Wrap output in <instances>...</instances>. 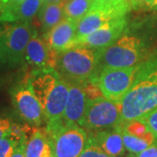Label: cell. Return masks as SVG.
Instances as JSON below:
<instances>
[{
	"mask_svg": "<svg viewBox=\"0 0 157 157\" xmlns=\"http://www.w3.org/2000/svg\"><path fill=\"white\" fill-rule=\"evenodd\" d=\"M119 107L121 122L140 119L157 108V55L137 66L134 81Z\"/></svg>",
	"mask_w": 157,
	"mask_h": 157,
	"instance_id": "obj_1",
	"label": "cell"
},
{
	"mask_svg": "<svg viewBox=\"0 0 157 157\" xmlns=\"http://www.w3.org/2000/svg\"><path fill=\"white\" fill-rule=\"evenodd\" d=\"M30 79L46 124L61 120L67 102L69 82L52 67L37 68Z\"/></svg>",
	"mask_w": 157,
	"mask_h": 157,
	"instance_id": "obj_2",
	"label": "cell"
},
{
	"mask_svg": "<svg viewBox=\"0 0 157 157\" xmlns=\"http://www.w3.org/2000/svg\"><path fill=\"white\" fill-rule=\"evenodd\" d=\"M101 50L84 45H75L59 52L57 67L59 73L67 81L85 85L97 75Z\"/></svg>",
	"mask_w": 157,
	"mask_h": 157,
	"instance_id": "obj_3",
	"label": "cell"
},
{
	"mask_svg": "<svg viewBox=\"0 0 157 157\" xmlns=\"http://www.w3.org/2000/svg\"><path fill=\"white\" fill-rule=\"evenodd\" d=\"M52 157H78L84 150L88 135L84 128L63 119L46 124Z\"/></svg>",
	"mask_w": 157,
	"mask_h": 157,
	"instance_id": "obj_4",
	"label": "cell"
},
{
	"mask_svg": "<svg viewBox=\"0 0 157 157\" xmlns=\"http://www.w3.org/2000/svg\"><path fill=\"white\" fill-rule=\"evenodd\" d=\"M145 59L144 43L138 37L125 33L101 50L99 67H131Z\"/></svg>",
	"mask_w": 157,
	"mask_h": 157,
	"instance_id": "obj_5",
	"label": "cell"
},
{
	"mask_svg": "<svg viewBox=\"0 0 157 157\" xmlns=\"http://www.w3.org/2000/svg\"><path fill=\"white\" fill-rule=\"evenodd\" d=\"M130 9L129 0H94L89 11L77 24L75 39L92 33L111 20L126 17Z\"/></svg>",
	"mask_w": 157,
	"mask_h": 157,
	"instance_id": "obj_6",
	"label": "cell"
},
{
	"mask_svg": "<svg viewBox=\"0 0 157 157\" xmlns=\"http://www.w3.org/2000/svg\"><path fill=\"white\" fill-rule=\"evenodd\" d=\"M29 23H6L0 26V44L5 61L11 66L21 64L25 59V49L33 35Z\"/></svg>",
	"mask_w": 157,
	"mask_h": 157,
	"instance_id": "obj_7",
	"label": "cell"
},
{
	"mask_svg": "<svg viewBox=\"0 0 157 157\" xmlns=\"http://www.w3.org/2000/svg\"><path fill=\"white\" fill-rule=\"evenodd\" d=\"M138 66V65H137ZM137 66L131 67H102L93 83L98 86L102 95L120 103L134 81Z\"/></svg>",
	"mask_w": 157,
	"mask_h": 157,
	"instance_id": "obj_8",
	"label": "cell"
},
{
	"mask_svg": "<svg viewBox=\"0 0 157 157\" xmlns=\"http://www.w3.org/2000/svg\"><path fill=\"white\" fill-rule=\"evenodd\" d=\"M121 121L119 104L99 96L88 100L82 128L90 130L113 128Z\"/></svg>",
	"mask_w": 157,
	"mask_h": 157,
	"instance_id": "obj_9",
	"label": "cell"
},
{
	"mask_svg": "<svg viewBox=\"0 0 157 157\" xmlns=\"http://www.w3.org/2000/svg\"><path fill=\"white\" fill-rule=\"evenodd\" d=\"M12 103L20 117L31 126H40L45 121L44 111L34 93L30 78L11 90Z\"/></svg>",
	"mask_w": 157,
	"mask_h": 157,
	"instance_id": "obj_10",
	"label": "cell"
},
{
	"mask_svg": "<svg viewBox=\"0 0 157 157\" xmlns=\"http://www.w3.org/2000/svg\"><path fill=\"white\" fill-rule=\"evenodd\" d=\"M127 26L126 17H120L106 23L100 28L83 38L74 40L73 46L84 45L91 48L103 49L113 44L125 32ZM72 46V47H73Z\"/></svg>",
	"mask_w": 157,
	"mask_h": 157,
	"instance_id": "obj_11",
	"label": "cell"
},
{
	"mask_svg": "<svg viewBox=\"0 0 157 157\" xmlns=\"http://www.w3.org/2000/svg\"><path fill=\"white\" fill-rule=\"evenodd\" d=\"M68 82L69 94L62 119L67 122L78 124L81 127L88 98L85 91L84 85L74 81Z\"/></svg>",
	"mask_w": 157,
	"mask_h": 157,
	"instance_id": "obj_12",
	"label": "cell"
},
{
	"mask_svg": "<svg viewBox=\"0 0 157 157\" xmlns=\"http://www.w3.org/2000/svg\"><path fill=\"white\" fill-rule=\"evenodd\" d=\"M78 23L65 17L49 32L45 33V39L52 51L60 52L73 46L76 39Z\"/></svg>",
	"mask_w": 157,
	"mask_h": 157,
	"instance_id": "obj_13",
	"label": "cell"
},
{
	"mask_svg": "<svg viewBox=\"0 0 157 157\" xmlns=\"http://www.w3.org/2000/svg\"><path fill=\"white\" fill-rule=\"evenodd\" d=\"M90 135L94 138L96 143L107 155L113 157L121 156L125 151L121 129L115 127L110 128L99 130L98 132L91 133Z\"/></svg>",
	"mask_w": 157,
	"mask_h": 157,
	"instance_id": "obj_14",
	"label": "cell"
},
{
	"mask_svg": "<svg viewBox=\"0 0 157 157\" xmlns=\"http://www.w3.org/2000/svg\"><path fill=\"white\" fill-rule=\"evenodd\" d=\"M49 45H46L45 41L37 36L34 33L31 39L29 40L25 59L29 64L37 68L52 67L51 62Z\"/></svg>",
	"mask_w": 157,
	"mask_h": 157,
	"instance_id": "obj_15",
	"label": "cell"
},
{
	"mask_svg": "<svg viewBox=\"0 0 157 157\" xmlns=\"http://www.w3.org/2000/svg\"><path fill=\"white\" fill-rule=\"evenodd\" d=\"M42 6L43 2L39 0H24L13 11L0 15V22L29 23Z\"/></svg>",
	"mask_w": 157,
	"mask_h": 157,
	"instance_id": "obj_16",
	"label": "cell"
},
{
	"mask_svg": "<svg viewBox=\"0 0 157 157\" xmlns=\"http://www.w3.org/2000/svg\"><path fill=\"white\" fill-rule=\"evenodd\" d=\"M65 1L45 3L40 9L39 16L42 24V31L46 33L65 18Z\"/></svg>",
	"mask_w": 157,
	"mask_h": 157,
	"instance_id": "obj_17",
	"label": "cell"
},
{
	"mask_svg": "<svg viewBox=\"0 0 157 157\" xmlns=\"http://www.w3.org/2000/svg\"><path fill=\"white\" fill-rule=\"evenodd\" d=\"M25 157H52L48 138L41 130H34L26 141L25 147Z\"/></svg>",
	"mask_w": 157,
	"mask_h": 157,
	"instance_id": "obj_18",
	"label": "cell"
},
{
	"mask_svg": "<svg viewBox=\"0 0 157 157\" xmlns=\"http://www.w3.org/2000/svg\"><path fill=\"white\" fill-rule=\"evenodd\" d=\"M117 127L121 130L128 133L129 135H135L145 140L149 144L153 143L156 138L147 128L146 124L139 119L126 121V122H121Z\"/></svg>",
	"mask_w": 157,
	"mask_h": 157,
	"instance_id": "obj_19",
	"label": "cell"
},
{
	"mask_svg": "<svg viewBox=\"0 0 157 157\" xmlns=\"http://www.w3.org/2000/svg\"><path fill=\"white\" fill-rule=\"evenodd\" d=\"M94 0H67L64 6L65 17L78 23L89 11Z\"/></svg>",
	"mask_w": 157,
	"mask_h": 157,
	"instance_id": "obj_20",
	"label": "cell"
},
{
	"mask_svg": "<svg viewBox=\"0 0 157 157\" xmlns=\"http://www.w3.org/2000/svg\"><path fill=\"white\" fill-rule=\"evenodd\" d=\"M121 135H122L124 147L130 153L139 154L150 145L147 141L141 139V138H139L135 135H129L122 130H121Z\"/></svg>",
	"mask_w": 157,
	"mask_h": 157,
	"instance_id": "obj_21",
	"label": "cell"
},
{
	"mask_svg": "<svg viewBox=\"0 0 157 157\" xmlns=\"http://www.w3.org/2000/svg\"><path fill=\"white\" fill-rule=\"evenodd\" d=\"M78 157H113L107 155L106 152H104L101 147L94 140V138L88 135V140L86 142V145L85 147L84 150L80 154Z\"/></svg>",
	"mask_w": 157,
	"mask_h": 157,
	"instance_id": "obj_22",
	"label": "cell"
},
{
	"mask_svg": "<svg viewBox=\"0 0 157 157\" xmlns=\"http://www.w3.org/2000/svg\"><path fill=\"white\" fill-rule=\"evenodd\" d=\"M19 144L10 135L0 139V157H11Z\"/></svg>",
	"mask_w": 157,
	"mask_h": 157,
	"instance_id": "obj_23",
	"label": "cell"
},
{
	"mask_svg": "<svg viewBox=\"0 0 157 157\" xmlns=\"http://www.w3.org/2000/svg\"><path fill=\"white\" fill-rule=\"evenodd\" d=\"M147 126V128L157 138V108L139 119Z\"/></svg>",
	"mask_w": 157,
	"mask_h": 157,
	"instance_id": "obj_24",
	"label": "cell"
},
{
	"mask_svg": "<svg viewBox=\"0 0 157 157\" xmlns=\"http://www.w3.org/2000/svg\"><path fill=\"white\" fill-rule=\"evenodd\" d=\"M13 122L9 117L0 116V139L9 135Z\"/></svg>",
	"mask_w": 157,
	"mask_h": 157,
	"instance_id": "obj_25",
	"label": "cell"
},
{
	"mask_svg": "<svg viewBox=\"0 0 157 157\" xmlns=\"http://www.w3.org/2000/svg\"><path fill=\"white\" fill-rule=\"evenodd\" d=\"M137 157H157V140L151 143L147 148L139 154H136Z\"/></svg>",
	"mask_w": 157,
	"mask_h": 157,
	"instance_id": "obj_26",
	"label": "cell"
},
{
	"mask_svg": "<svg viewBox=\"0 0 157 157\" xmlns=\"http://www.w3.org/2000/svg\"><path fill=\"white\" fill-rule=\"evenodd\" d=\"M156 0H129L131 7L141 8V7H150L152 8Z\"/></svg>",
	"mask_w": 157,
	"mask_h": 157,
	"instance_id": "obj_27",
	"label": "cell"
},
{
	"mask_svg": "<svg viewBox=\"0 0 157 157\" xmlns=\"http://www.w3.org/2000/svg\"><path fill=\"white\" fill-rule=\"evenodd\" d=\"M23 1H24V0H10L9 3H8V5L6 6V10L3 11V12H1L0 15L6 14V13H8V12H10V11H13L15 8H17V6L22 3Z\"/></svg>",
	"mask_w": 157,
	"mask_h": 157,
	"instance_id": "obj_28",
	"label": "cell"
},
{
	"mask_svg": "<svg viewBox=\"0 0 157 157\" xmlns=\"http://www.w3.org/2000/svg\"><path fill=\"white\" fill-rule=\"evenodd\" d=\"M26 142H21L18 146L17 147L15 152L11 157H25V147Z\"/></svg>",
	"mask_w": 157,
	"mask_h": 157,
	"instance_id": "obj_29",
	"label": "cell"
},
{
	"mask_svg": "<svg viewBox=\"0 0 157 157\" xmlns=\"http://www.w3.org/2000/svg\"><path fill=\"white\" fill-rule=\"evenodd\" d=\"M10 0H0V13L6 10V6L8 5Z\"/></svg>",
	"mask_w": 157,
	"mask_h": 157,
	"instance_id": "obj_30",
	"label": "cell"
},
{
	"mask_svg": "<svg viewBox=\"0 0 157 157\" xmlns=\"http://www.w3.org/2000/svg\"><path fill=\"white\" fill-rule=\"evenodd\" d=\"M5 61V56H4V52H3V49L0 44V63H4Z\"/></svg>",
	"mask_w": 157,
	"mask_h": 157,
	"instance_id": "obj_31",
	"label": "cell"
},
{
	"mask_svg": "<svg viewBox=\"0 0 157 157\" xmlns=\"http://www.w3.org/2000/svg\"><path fill=\"white\" fill-rule=\"evenodd\" d=\"M57 1L58 0H45L44 4H45V3H52V2H57Z\"/></svg>",
	"mask_w": 157,
	"mask_h": 157,
	"instance_id": "obj_32",
	"label": "cell"
},
{
	"mask_svg": "<svg viewBox=\"0 0 157 157\" xmlns=\"http://www.w3.org/2000/svg\"><path fill=\"white\" fill-rule=\"evenodd\" d=\"M153 9H155V10H157V0L155 2V4H154V6L152 7Z\"/></svg>",
	"mask_w": 157,
	"mask_h": 157,
	"instance_id": "obj_33",
	"label": "cell"
},
{
	"mask_svg": "<svg viewBox=\"0 0 157 157\" xmlns=\"http://www.w3.org/2000/svg\"><path fill=\"white\" fill-rule=\"evenodd\" d=\"M128 157H137V155H135V154H133V153H131L130 155H128Z\"/></svg>",
	"mask_w": 157,
	"mask_h": 157,
	"instance_id": "obj_34",
	"label": "cell"
},
{
	"mask_svg": "<svg viewBox=\"0 0 157 157\" xmlns=\"http://www.w3.org/2000/svg\"><path fill=\"white\" fill-rule=\"evenodd\" d=\"M39 1H41V2H43V4H44V3H45V0H39Z\"/></svg>",
	"mask_w": 157,
	"mask_h": 157,
	"instance_id": "obj_35",
	"label": "cell"
}]
</instances>
